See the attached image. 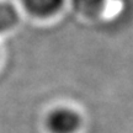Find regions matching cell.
Wrapping results in <instances>:
<instances>
[{"mask_svg":"<svg viewBox=\"0 0 133 133\" xmlns=\"http://www.w3.org/2000/svg\"><path fill=\"white\" fill-rule=\"evenodd\" d=\"M47 126L52 133H74L80 126V117L73 110L59 107L48 116Z\"/></svg>","mask_w":133,"mask_h":133,"instance_id":"cell-1","label":"cell"},{"mask_svg":"<svg viewBox=\"0 0 133 133\" xmlns=\"http://www.w3.org/2000/svg\"><path fill=\"white\" fill-rule=\"evenodd\" d=\"M62 4L63 0H24L27 11L38 17L52 16L62 8Z\"/></svg>","mask_w":133,"mask_h":133,"instance_id":"cell-2","label":"cell"},{"mask_svg":"<svg viewBox=\"0 0 133 133\" xmlns=\"http://www.w3.org/2000/svg\"><path fill=\"white\" fill-rule=\"evenodd\" d=\"M19 22V12L9 3L0 1V33L14 29Z\"/></svg>","mask_w":133,"mask_h":133,"instance_id":"cell-3","label":"cell"},{"mask_svg":"<svg viewBox=\"0 0 133 133\" xmlns=\"http://www.w3.org/2000/svg\"><path fill=\"white\" fill-rule=\"evenodd\" d=\"M106 0H73V5L80 14L94 16L104 9Z\"/></svg>","mask_w":133,"mask_h":133,"instance_id":"cell-4","label":"cell"}]
</instances>
